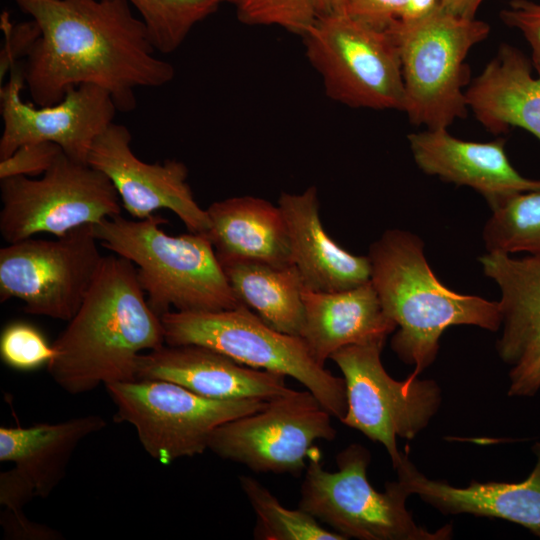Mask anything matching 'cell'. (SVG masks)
<instances>
[{
	"label": "cell",
	"mask_w": 540,
	"mask_h": 540,
	"mask_svg": "<svg viewBox=\"0 0 540 540\" xmlns=\"http://www.w3.org/2000/svg\"><path fill=\"white\" fill-rule=\"evenodd\" d=\"M34 20L40 36L23 63L33 103L59 102L72 88L106 90L121 112L136 106L138 88H157L175 76L155 56L143 21L127 0H14Z\"/></svg>",
	"instance_id": "cell-1"
},
{
	"label": "cell",
	"mask_w": 540,
	"mask_h": 540,
	"mask_svg": "<svg viewBox=\"0 0 540 540\" xmlns=\"http://www.w3.org/2000/svg\"><path fill=\"white\" fill-rule=\"evenodd\" d=\"M165 344L163 325L147 303L135 265L104 256L77 312L54 341L47 370L65 392L135 381L140 356Z\"/></svg>",
	"instance_id": "cell-2"
},
{
	"label": "cell",
	"mask_w": 540,
	"mask_h": 540,
	"mask_svg": "<svg viewBox=\"0 0 540 540\" xmlns=\"http://www.w3.org/2000/svg\"><path fill=\"white\" fill-rule=\"evenodd\" d=\"M371 282L385 313L398 331L391 347L398 358L414 365L418 376L436 359L445 329L473 325L489 331L501 327L498 302L457 293L433 273L424 244L401 229L385 231L368 252Z\"/></svg>",
	"instance_id": "cell-3"
},
{
	"label": "cell",
	"mask_w": 540,
	"mask_h": 540,
	"mask_svg": "<svg viewBox=\"0 0 540 540\" xmlns=\"http://www.w3.org/2000/svg\"><path fill=\"white\" fill-rule=\"evenodd\" d=\"M167 220L152 214L129 220L121 214L94 225L101 245L131 261L147 303L159 317L169 311L233 309L238 302L207 233L169 235Z\"/></svg>",
	"instance_id": "cell-4"
},
{
	"label": "cell",
	"mask_w": 540,
	"mask_h": 540,
	"mask_svg": "<svg viewBox=\"0 0 540 540\" xmlns=\"http://www.w3.org/2000/svg\"><path fill=\"white\" fill-rule=\"evenodd\" d=\"M395 41L409 120L428 129H447L468 112L470 72L465 60L485 40L490 26L455 16L441 7L415 21H397L388 30Z\"/></svg>",
	"instance_id": "cell-5"
},
{
	"label": "cell",
	"mask_w": 540,
	"mask_h": 540,
	"mask_svg": "<svg viewBox=\"0 0 540 540\" xmlns=\"http://www.w3.org/2000/svg\"><path fill=\"white\" fill-rule=\"evenodd\" d=\"M161 321L166 345L208 347L248 367L289 376L314 394L333 417L345 416L344 379L320 365L302 337L276 330L248 307L169 311Z\"/></svg>",
	"instance_id": "cell-6"
},
{
	"label": "cell",
	"mask_w": 540,
	"mask_h": 540,
	"mask_svg": "<svg viewBox=\"0 0 540 540\" xmlns=\"http://www.w3.org/2000/svg\"><path fill=\"white\" fill-rule=\"evenodd\" d=\"M369 450L351 444L336 457L337 471L325 470L318 455L310 457L298 507L346 539L446 540L451 525L435 531L419 526L406 508L410 496L397 481L378 492L369 482Z\"/></svg>",
	"instance_id": "cell-7"
},
{
	"label": "cell",
	"mask_w": 540,
	"mask_h": 540,
	"mask_svg": "<svg viewBox=\"0 0 540 540\" xmlns=\"http://www.w3.org/2000/svg\"><path fill=\"white\" fill-rule=\"evenodd\" d=\"M302 38L329 99L350 108L403 111L401 62L387 30L332 14L318 17Z\"/></svg>",
	"instance_id": "cell-8"
},
{
	"label": "cell",
	"mask_w": 540,
	"mask_h": 540,
	"mask_svg": "<svg viewBox=\"0 0 540 540\" xmlns=\"http://www.w3.org/2000/svg\"><path fill=\"white\" fill-rule=\"evenodd\" d=\"M115 421L135 428L143 449L163 465L202 454L222 424L261 410L267 400H218L169 381L138 379L107 384Z\"/></svg>",
	"instance_id": "cell-9"
},
{
	"label": "cell",
	"mask_w": 540,
	"mask_h": 540,
	"mask_svg": "<svg viewBox=\"0 0 540 540\" xmlns=\"http://www.w3.org/2000/svg\"><path fill=\"white\" fill-rule=\"evenodd\" d=\"M0 192V233L7 243L39 233L60 237L122 212L121 200L109 178L64 152L38 178L0 180Z\"/></svg>",
	"instance_id": "cell-10"
},
{
	"label": "cell",
	"mask_w": 540,
	"mask_h": 540,
	"mask_svg": "<svg viewBox=\"0 0 540 540\" xmlns=\"http://www.w3.org/2000/svg\"><path fill=\"white\" fill-rule=\"evenodd\" d=\"M384 343L350 345L334 352L332 359L343 374L347 410L340 420L387 450L392 466L402 452L397 437L415 438L437 413L441 389L437 382L410 374L393 379L381 362Z\"/></svg>",
	"instance_id": "cell-11"
},
{
	"label": "cell",
	"mask_w": 540,
	"mask_h": 540,
	"mask_svg": "<svg viewBox=\"0 0 540 540\" xmlns=\"http://www.w3.org/2000/svg\"><path fill=\"white\" fill-rule=\"evenodd\" d=\"M97 242L89 224L52 240L8 243L0 249V302L17 298L25 313L71 320L104 257Z\"/></svg>",
	"instance_id": "cell-12"
},
{
	"label": "cell",
	"mask_w": 540,
	"mask_h": 540,
	"mask_svg": "<svg viewBox=\"0 0 540 540\" xmlns=\"http://www.w3.org/2000/svg\"><path fill=\"white\" fill-rule=\"evenodd\" d=\"M331 418L309 390H291L261 410L219 426L208 449L258 473L298 474L315 441L335 439Z\"/></svg>",
	"instance_id": "cell-13"
},
{
	"label": "cell",
	"mask_w": 540,
	"mask_h": 540,
	"mask_svg": "<svg viewBox=\"0 0 540 540\" xmlns=\"http://www.w3.org/2000/svg\"><path fill=\"white\" fill-rule=\"evenodd\" d=\"M24 85L23 65L18 64L0 88V160L21 145L52 142L70 158L87 163L93 143L114 122L118 109L112 96L99 86L82 84L57 103L38 106L22 99Z\"/></svg>",
	"instance_id": "cell-14"
},
{
	"label": "cell",
	"mask_w": 540,
	"mask_h": 540,
	"mask_svg": "<svg viewBox=\"0 0 540 540\" xmlns=\"http://www.w3.org/2000/svg\"><path fill=\"white\" fill-rule=\"evenodd\" d=\"M131 141L128 128L113 122L97 137L87 159L109 178L125 211L144 219L168 209L189 232L207 233L210 220L193 196L186 165L174 159L146 163L134 154Z\"/></svg>",
	"instance_id": "cell-15"
},
{
	"label": "cell",
	"mask_w": 540,
	"mask_h": 540,
	"mask_svg": "<svg viewBox=\"0 0 540 540\" xmlns=\"http://www.w3.org/2000/svg\"><path fill=\"white\" fill-rule=\"evenodd\" d=\"M417 166L426 174L480 193L491 210L518 193L540 191V179L522 176L510 163L504 139L466 141L447 129H428L408 135Z\"/></svg>",
	"instance_id": "cell-16"
},
{
	"label": "cell",
	"mask_w": 540,
	"mask_h": 540,
	"mask_svg": "<svg viewBox=\"0 0 540 540\" xmlns=\"http://www.w3.org/2000/svg\"><path fill=\"white\" fill-rule=\"evenodd\" d=\"M138 379L165 380L218 400H271L289 393L285 376L244 366L199 345L164 344L140 356Z\"/></svg>",
	"instance_id": "cell-17"
},
{
	"label": "cell",
	"mask_w": 540,
	"mask_h": 540,
	"mask_svg": "<svg viewBox=\"0 0 540 540\" xmlns=\"http://www.w3.org/2000/svg\"><path fill=\"white\" fill-rule=\"evenodd\" d=\"M536 462L521 482L472 481L455 487L426 477L402 452L394 467L397 480L409 495L416 494L443 514H472L519 524L540 538V441L532 447Z\"/></svg>",
	"instance_id": "cell-18"
},
{
	"label": "cell",
	"mask_w": 540,
	"mask_h": 540,
	"mask_svg": "<svg viewBox=\"0 0 540 540\" xmlns=\"http://www.w3.org/2000/svg\"><path fill=\"white\" fill-rule=\"evenodd\" d=\"M278 206L286 223L292 262L301 275L304 287L314 291L336 292L370 280L368 255L348 252L324 229L315 186L299 194L281 193Z\"/></svg>",
	"instance_id": "cell-19"
},
{
	"label": "cell",
	"mask_w": 540,
	"mask_h": 540,
	"mask_svg": "<svg viewBox=\"0 0 540 540\" xmlns=\"http://www.w3.org/2000/svg\"><path fill=\"white\" fill-rule=\"evenodd\" d=\"M304 326L301 332L312 357L322 366L341 348L384 343L397 328L385 313L371 282L321 292L303 288Z\"/></svg>",
	"instance_id": "cell-20"
},
{
	"label": "cell",
	"mask_w": 540,
	"mask_h": 540,
	"mask_svg": "<svg viewBox=\"0 0 540 540\" xmlns=\"http://www.w3.org/2000/svg\"><path fill=\"white\" fill-rule=\"evenodd\" d=\"M520 50L502 44L495 57L466 89L475 118L491 133L520 127L540 141V74Z\"/></svg>",
	"instance_id": "cell-21"
},
{
	"label": "cell",
	"mask_w": 540,
	"mask_h": 540,
	"mask_svg": "<svg viewBox=\"0 0 540 540\" xmlns=\"http://www.w3.org/2000/svg\"><path fill=\"white\" fill-rule=\"evenodd\" d=\"M207 235L219 261L244 260L274 266L293 264L286 223L279 206L254 196L213 202Z\"/></svg>",
	"instance_id": "cell-22"
},
{
	"label": "cell",
	"mask_w": 540,
	"mask_h": 540,
	"mask_svg": "<svg viewBox=\"0 0 540 540\" xmlns=\"http://www.w3.org/2000/svg\"><path fill=\"white\" fill-rule=\"evenodd\" d=\"M479 262L501 292L497 352L503 362L514 366L540 346V254L515 258L487 252Z\"/></svg>",
	"instance_id": "cell-23"
},
{
	"label": "cell",
	"mask_w": 540,
	"mask_h": 540,
	"mask_svg": "<svg viewBox=\"0 0 540 540\" xmlns=\"http://www.w3.org/2000/svg\"><path fill=\"white\" fill-rule=\"evenodd\" d=\"M107 426L95 414L58 423L0 428V461L12 462L33 483L36 497L47 498L66 475L70 459L86 437Z\"/></svg>",
	"instance_id": "cell-24"
},
{
	"label": "cell",
	"mask_w": 540,
	"mask_h": 540,
	"mask_svg": "<svg viewBox=\"0 0 540 540\" xmlns=\"http://www.w3.org/2000/svg\"><path fill=\"white\" fill-rule=\"evenodd\" d=\"M220 263L240 304L276 330L301 336L304 283L294 264L274 266L244 260Z\"/></svg>",
	"instance_id": "cell-25"
},
{
	"label": "cell",
	"mask_w": 540,
	"mask_h": 540,
	"mask_svg": "<svg viewBox=\"0 0 540 540\" xmlns=\"http://www.w3.org/2000/svg\"><path fill=\"white\" fill-rule=\"evenodd\" d=\"M483 241L487 252L540 254V191L515 194L493 208Z\"/></svg>",
	"instance_id": "cell-26"
},
{
	"label": "cell",
	"mask_w": 540,
	"mask_h": 540,
	"mask_svg": "<svg viewBox=\"0 0 540 540\" xmlns=\"http://www.w3.org/2000/svg\"><path fill=\"white\" fill-rule=\"evenodd\" d=\"M240 486L253 508L257 524L255 537L265 540H345L341 534L318 523L308 512L284 507L259 481L240 476Z\"/></svg>",
	"instance_id": "cell-27"
},
{
	"label": "cell",
	"mask_w": 540,
	"mask_h": 540,
	"mask_svg": "<svg viewBox=\"0 0 540 540\" xmlns=\"http://www.w3.org/2000/svg\"><path fill=\"white\" fill-rule=\"evenodd\" d=\"M140 15L157 52L177 50L195 25L214 14L225 0H127Z\"/></svg>",
	"instance_id": "cell-28"
},
{
	"label": "cell",
	"mask_w": 540,
	"mask_h": 540,
	"mask_svg": "<svg viewBox=\"0 0 540 540\" xmlns=\"http://www.w3.org/2000/svg\"><path fill=\"white\" fill-rule=\"evenodd\" d=\"M235 6L243 24L278 26L301 37L318 18L312 0H238Z\"/></svg>",
	"instance_id": "cell-29"
},
{
	"label": "cell",
	"mask_w": 540,
	"mask_h": 540,
	"mask_svg": "<svg viewBox=\"0 0 540 540\" xmlns=\"http://www.w3.org/2000/svg\"><path fill=\"white\" fill-rule=\"evenodd\" d=\"M0 356L13 369L30 371L47 366L54 356V348L36 327L14 322L1 333Z\"/></svg>",
	"instance_id": "cell-30"
},
{
	"label": "cell",
	"mask_w": 540,
	"mask_h": 540,
	"mask_svg": "<svg viewBox=\"0 0 540 540\" xmlns=\"http://www.w3.org/2000/svg\"><path fill=\"white\" fill-rule=\"evenodd\" d=\"M63 150L52 142L21 145L11 155L0 160V180L16 177H40Z\"/></svg>",
	"instance_id": "cell-31"
},
{
	"label": "cell",
	"mask_w": 540,
	"mask_h": 540,
	"mask_svg": "<svg viewBox=\"0 0 540 540\" xmlns=\"http://www.w3.org/2000/svg\"><path fill=\"white\" fill-rule=\"evenodd\" d=\"M1 29L4 33V45L0 53V80L17 66L20 58L25 57L40 36V28L34 20L13 25L7 12L1 14Z\"/></svg>",
	"instance_id": "cell-32"
},
{
	"label": "cell",
	"mask_w": 540,
	"mask_h": 540,
	"mask_svg": "<svg viewBox=\"0 0 540 540\" xmlns=\"http://www.w3.org/2000/svg\"><path fill=\"white\" fill-rule=\"evenodd\" d=\"M501 20L517 29L531 47V62L540 74V2L511 0L500 12Z\"/></svg>",
	"instance_id": "cell-33"
},
{
	"label": "cell",
	"mask_w": 540,
	"mask_h": 540,
	"mask_svg": "<svg viewBox=\"0 0 540 540\" xmlns=\"http://www.w3.org/2000/svg\"><path fill=\"white\" fill-rule=\"evenodd\" d=\"M408 0H346L344 13L379 30H388L402 18Z\"/></svg>",
	"instance_id": "cell-34"
},
{
	"label": "cell",
	"mask_w": 540,
	"mask_h": 540,
	"mask_svg": "<svg viewBox=\"0 0 540 540\" xmlns=\"http://www.w3.org/2000/svg\"><path fill=\"white\" fill-rule=\"evenodd\" d=\"M0 524L5 539L10 540H60L61 533L49 526L29 520L23 510L5 508L0 514Z\"/></svg>",
	"instance_id": "cell-35"
},
{
	"label": "cell",
	"mask_w": 540,
	"mask_h": 540,
	"mask_svg": "<svg viewBox=\"0 0 540 540\" xmlns=\"http://www.w3.org/2000/svg\"><path fill=\"white\" fill-rule=\"evenodd\" d=\"M36 492L33 483L17 467L0 473V504L5 508L23 510Z\"/></svg>",
	"instance_id": "cell-36"
},
{
	"label": "cell",
	"mask_w": 540,
	"mask_h": 540,
	"mask_svg": "<svg viewBox=\"0 0 540 540\" xmlns=\"http://www.w3.org/2000/svg\"><path fill=\"white\" fill-rule=\"evenodd\" d=\"M509 396L528 397L540 389V346L515 364L510 373Z\"/></svg>",
	"instance_id": "cell-37"
},
{
	"label": "cell",
	"mask_w": 540,
	"mask_h": 540,
	"mask_svg": "<svg viewBox=\"0 0 540 540\" xmlns=\"http://www.w3.org/2000/svg\"><path fill=\"white\" fill-rule=\"evenodd\" d=\"M442 0H408L401 21L421 19L438 9Z\"/></svg>",
	"instance_id": "cell-38"
},
{
	"label": "cell",
	"mask_w": 540,
	"mask_h": 540,
	"mask_svg": "<svg viewBox=\"0 0 540 540\" xmlns=\"http://www.w3.org/2000/svg\"><path fill=\"white\" fill-rule=\"evenodd\" d=\"M484 0H442L440 7L455 16L473 19Z\"/></svg>",
	"instance_id": "cell-39"
},
{
	"label": "cell",
	"mask_w": 540,
	"mask_h": 540,
	"mask_svg": "<svg viewBox=\"0 0 540 540\" xmlns=\"http://www.w3.org/2000/svg\"><path fill=\"white\" fill-rule=\"evenodd\" d=\"M318 17L343 14L346 0H312Z\"/></svg>",
	"instance_id": "cell-40"
},
{
	"label": "cell",
	"mask_w": 540,
	"mask_h": 540,
	"mask_svg": "<svg viewBox=\"0 0 540 540\" xmlns=\"http://www.w3.org/2000/svg\"><path fill=\"white\" fill-rule=\"evenodd\" d=\"M238 0H225V2H228L230 4L235 5Z\"/></svg>",
	"instance_id": "cell-41"
}]
</instances>
